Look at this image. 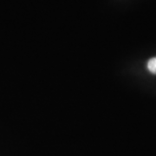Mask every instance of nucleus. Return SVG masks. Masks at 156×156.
Returning <instances> with one entry per match:
<instances>
[{
	"label": "nucleus",
	"instance_id": "f257e3e1",
	"mask_svg": "<svg viewBox=\"0 0 156 156\" xmlns=\"http://www.w3.org/2000/svg\"><path fill=\"white\" fill-rule=\"evenodd\" d=\"M147 69L151 73L156 75V57L150 59L147 62Z\"/></svg>",
	"mask_w": 156,
	"mask_h": 156
}]
</instances>
